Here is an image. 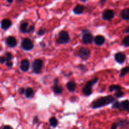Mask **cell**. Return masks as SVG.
<instances>
[{
    "label": "cell",
    "instance_id": "obj_1",
    "mask_svg": "<svg viewBox=\"0 0 129 129\" xmlns=\"http://www.w3.org/2000/svg\"><path fill=\"white\" fill-rule=\"evenodd\" d=\"M115 99L113 96L111 95H108L107 96H103L100 98L93 102L91 105V107L94 109L96 108H102V107L107 106L108 105L111 104L112 103L114 102Z\"/></svg>",
    "mask_w": 129,
    "mask_h": 129
},
{
    "label": "cell",
    "instance_id": "obj_2",
    "mask_svg": "<svg viewBox=\"0 0 129 129\" xmlns=\"http://www.w3.org/2000/svg\"><path fill=\"white\" fill-rule=\"evenodd\" d=\"M98 80V78H94V79L87 82L86 85L83 88V93H84V95L88 96H90L92 94V87L93 86V85L94 84H96L97 83Z\"/></svg>",
    "mask_w": 129,
    "mask_h": 129
},
{
    "label": "cell",
    "instance_id": "obj_3",
    "mask_svg": "<svg viewBox=\"0 0 129 129\" xmlns=\"http://www.w3.org/2000/svg\"><path fill=\"white\" fill-rule=\"evenodd\" d=\"M70 41V36L68 31H61L59 34V37L57 39V43L58 44H68Z\"/></svg>",
    "mask_w": 129,
    "mask_h": 129
},
{
    "label": "cell",
    "instance_id": "obj_4",
    "mask_svg": "<svg viewBox=\"0 0 129 129\" xmlns=\"http://www.w3.org/2000/svg\"><path fill=\"white\" fill-rule=\"evenodd\" d=\"M78 55L83 60H87L90 57L91 50L85 47H81L78 51Z\"/></svg>",
    "mask_w": 129,
    "mask_h": 129
},
{
    "label": "cell",
    "instance_id": "obj_5",
    "mask_svg": "<svg viewBox=\"0 0 129 129\" xmlns=\"http://www.w3.org/2000/svg\"><path fill=\"white\" fill-rule=\"evenodd\" d=\"M43 66V61L40 59H35L32 64V71L35 74H39L41 73L42 68Z\"/></svg>",
    "mask_w": 129,
    "mask_h": 129
},
{
    "label": "cell",
    "instance_id": "obj_6",
    "mask_svg": "<svg viewBox=\"0 0 129 129\" xmlns=\"http://www.w3.org/2000/svg\"><path fill=\"white\" fill-rule=\"evenodd\" d=\"M21 48L23 50L28 51V50H31L34 49V45L32 41L30 39H28V38H25L21 41Z\"/></svg>",
    "mask_w": 129,
    "mask_h": 129
},
{
    "label": "cell",
    "instance_id": "obj_7",
    "mask_svg": "<svg viewBox=\"0 0 129 129\" xmlns=\"http://www.w3.org/2000/svg\"><path fill=\"white\" fill-rule=\"evenodd\" d=\"M93 40V37L88 30H83V37L82 41L84 44H89L92 43Z\"/></svg>",
    "mask_w": 129,
    "mask_h": 129
},
{
    "label": "cell",
    "instance_id": "obj_8",
    "mask_svg": "<svg viewBox=\"0 0 129 129\" xmlns=\"http://www.w3.org/2000/svg\"><path fill=\"white\" fill-rule=\"evenodd\" d=\"M115 16V12L112 10L107 9L102 13V18L105 20H110Z\"/></svg>",
    "mask_w": 129,
    "mask_h": 129
},
{
    "label": "cell",
    "instance_id": "obj_9",
    "mask_svg": "<svg viewBox=\"0 0 129 129\" xmlns=\"http://www.w3.org/2000/svg\"><path fill=\"white\" fill-rule=\"evenodd\" d=\"M126 59V55L123 52H118L115 55V60L119 64H122Z\"/></svg>",
    "mask_w": 129,
    "mask_h": 129
},
{
    "label": "cell",
    "instance_id": "obj_10",
    "mask_svg": "<svg viewBox=\"0 0 129 129\" xmlns=\"http://www.w3.org/2000/svg\"><path fill=\"white\" fill-rule=\"evenodd\" d=\"M30 68V62L27 59H23L20 62V69L23 72H26Z\"/></svg>",
    "mask_w": 129,
    "mask_h": 129
},
{
    "label": "cell",
    "instance_id": "obj_11",
    "mask_svg": "<svg viewBox=\"0 0 129 129\" xmlns=\"http://www.w3.org/2000/svg\"><path fill=\"white\" fill-rule=\"evenodd\" d=\"M6 43L10 47H15L17 45V41L16 39L14 37L10 36L6 39Z\"/></svg>",
    "mask_w": 129,
    "mask_h": 129
},
{
    "label": "cell",
    "instance_id": "obj_12",
    "mask_svg": "<svg viewBox=\"0 0 129 129\" xmlns=\"http://www.w3.org/2000/svg\"><path fill=\"white\" fill-rule=\"evenodd\" d=\"M12 25V22L9 19H3L1 22V28L3 30H6L8 29Z\"/></svg>",
    "mask_w": 129,
    "mask_h": 129
},
{
    "label": "cell",
    "instance_id": "obj_13",
    "mask_svg": "<svg viewBox=\"0 0 129 129\" xmlns=\"http://www.w3.org/2000/svg\"><path fill=\"white\" fill-rule=\"evenodd\" d=\"M94 42L96 45L100 46V45H102L104 44L105 42V39L102 35H97L94 37Z\"/></svg>",
    "mask_w": 129,
    "mask_h": 129
},
{
    "label": "cell",
    "instance_id": "obj_14",
    "mask_svg": "<svg viewBox=\"0 0 129 129\" xmlns=\"http://www.w3.org/2000/svg\"><path fill=\"white\" fill-rule=\"evenodd\" d=\"M84 10V7L83 5H78L74 8L73 9V12L76 14V15H81L83 13Z\"/></svg>",
    "mask_w": 129,
    "mask_h": 129
},
{
    "label": "cell",
    "instance_id": "obj_15",
    "mask_svg": "<svg viewBox=\"0 0 129 129\" xmlns=\"http://www.w3.org/2000/svg\"><path fill=\"white\" fill-rule=\"evenodd\" d=\"M34 91L33 90V89L31 88H27L26 89H25V96L27 98H32L34 96Z\"/></svg>",
    "mask_w": 129,
    "mask_h": 129
},
{
    "label": "cell",
    "instance_id": "obj_16",
    "mask_svg": "<svg viewBox=\"0 0 129 129\" xmlns=\"http://www.w3.org/2000/svg\"><path fill=\"white\" fill-rule=\"evenodd\" d=\"M20 30L21 32L24 33H28L29 30V26H28V23L27 22H24L20 25Z\"/></svg>",
    "mask_w": 129,
    "mask_h": 129
},
{
    "label": "cell",
    "instance_id": "obj_17",
    "mask_svg": "<svg viewBox=\"0 0 129 129\" xmlns=\"http://www.w3.org/2000/svg\"><path fill=\"white\" fill-rule=\"evenodd\" d=\"M120 108H122L123 110L129 112V100H126L120 102Z\"/></svg>",
    "mask_w": 129,
    "mask_h": 129
},
{
    "label": "cell",
    "instance_id": "obj_18",
    "mask_svg": "<svg viewBox=\"0 0 129 129\" xmlns=\"http://www.w3.org/2000/svg\"><path fill=\"white\" fill-rule=\"evenodd\" d=\"M66 87L69 91L74 92L76 88V84L74 81H69L67 83Z\"/></svg>",
    "mask_w": 129,
    "mask_h": 129
},
{
    "label": "cell",
    "instance_id": "obj_19",
    "mask_svg": "<svg viewBox=\"0 0 129 129\" xmlns=\"http://www.w3.org/2000/svg\"><path fill=\"white\" fill-rule=\"evenodd\" d=\"M121 17L124 20H129V8H125L122 10Z\"/></svg>",
    "mask_w": 129,
    "mask_h": 129
},
{
    "label": "cell",
    "instance_id": "obj_20",
    "mask_svg": "<svg viewBox=\"0 0 129 129\" xmlns=\"http://www.w3.org/2000/svg\"><path fill=\"white\" fill-rule=\"evenodd\" d=\"M52 89L54 93L56 94H61L63 91V88L61 86L58 85H54V87L52 88Z\"/></svg>",
    "mask_w": 129,
    "mask_h": 129
},
{
    "label": "cell",
    "instance_id": "obj_21",
    "mask_svg": "<svg viewBox=\"0 0 129 129\" xmlns=\"http://www.w3.org/2000/svg\"><path fill=\"white\" fill-rule=\"evenodd\" d=\"M49 123L52 127H56L58 125V120L55 117H52L49 119Z\"/></svg>",
    "mask_w": 129,
    "mask_h": 129
},
{
    "label": "cell",
    "instance_id": "obj_22",
    "mask_svg": "<svg viewBox=\"0 0 129 129\" xmlns=\"http://www.w3.org/2000/svg\"><path fill=\"white\" fill-rule=\"evenodd\" d=\"M117 123V124H118V127H123L128 125L129 124V121L127 120H118Z\"/></svg>",
    "mask_w": 129,
    "mask_h": 129
},
{
    "label": "cell",
    "instance_id": "obj_23",
    "mask_svg": "<svg viewBox=\"0 0 129 129\" xmlns=\"http://www.w3.org/2000/svg\"><path fill=\"white\" fill-rule=\"evenodd\" d=\"M122 89V87L120 85H111L109 87V91H117L118 90H121Z\"/></svg>",
    "mask_w": 129,
    "mask_h": 129
},
{
    "label": "cell",
    "instance_id": "obj_24",
    "mask_svg": "<svg viewBox=\"0 0 129 129\" xmlns=\"http://www.w3.org/2000/svg\"><path fill=\"white\" fill-rule=\"evenodd\" d=\"M129 73V67H125V68H123V69L121 70V73H120V77L122 78V77L125 76L127 73Z\"/></svg>",
    "mask_w": 129,
    "mask_h": 129
},
{
    "label": "cell",
    "instance_id": "obj_25",
    "mask_svg": "<svg viewBox=\"0 0 129 129\" xmlns=\"http://www.w3.org/2000/svg\"><path fill=\"white\" fill-rule=\"evenodd\" d=\"M5 57L6 59V62H11V60H12V54L11 52H7L5 54Z\"/></svg>",
    "mask_w": 129,
    "mask_h": 129
},
{
    "label": "cell",
    "instance_id": "obj_26",
    "mask_svg": "<svg viewBox=\"0 0 129 129\" xmlns=\"http://www.w3.org/2000/svg\"><path fill=\"white\" fill-rule=\"evenodd\" d=\"M112 108L113 109H119L120 108V102L118 101H115L112 104Z\"/></svg>",
    "mask_w": 129,
    "mask_h": 129
},
{
    "label": "cell",
    "instance_id": "obj_27",
    "mask_svg": "<svg viewBox=\"0 0 129 129\" xmlns=\"http://www.w3.org/2000/svg\"><path fill=\"white\" fill-rule=\"evenodd\" d=\"M122 44L125 47H129V35L126 36L122 41Z\"/></svg>",
    "mask_w": 129,
    "mask_h": 129
},
{
    "label": "cell",
    "instance_id": "obj_28",
    "mask_svg": "<svg viewBox=\"0 0 129 129\" xmlns=\"http://www.w3.org/2000/svg\"><path fill=\"white\" fill-rule=\"evenodd\" d=\"M123 94H124V93H123L122 91V89H121V90H118L117 91H116L114 95L117 98H120V97L123 96Z\"/></svg>",
    "mask_w": 129,
    "mask_h": 129
},
{
    "label": "cell",
    "instance_id": "obj_29",
    "mask_svg": "<svg viewBox=\"0 0 129 129\" xmlns=\"http://www.w3.org/2000/svg\"><path fill=\"white\" fill-rule=\"evenodd\" d=\"M118 127V124H117V122H115V123H112V126H111V129H117Z\"/></svg>",
    "mask_w": 129,
    "mask_h": 129
},
{
    "label": "cell",
    "instance_id": "obj_30",
    "mask_svg": "<svg viewBox=\"0 0 129 129\" xmlns=\"http://www.w3.org/2000/svg\"><path fill=\"white\" fill-rule=\"evenodd\" d=\"M44 34H45V30L42 28L40 29V30H39V31H38V35H43Z\"/></svg>",
    "mask_w": 129,
    "mask_h": 129
},
{
    "label": "cell",
    "instance_id": "obj_31",
    "mask_svg": "<svg viewBox=\"0 0 129 129\" xmlns=\"http://www.w3.org/2000/svg\"><path fill=\"white\" fill-rule=\"evenodd\" d=\"M25 89H24V88H21L20 89H19V93H20V94H25Z\"/></svg>",
    "mask_w": 129,
    "mask_h": 129
},
{
    "label": "cell",
    "instance_id": "obj_32",
    "mask_svg": "<svg viewBox=\"0 0 129 129\" xmlns=\"http://www.w3.org/2000/svg\"><path fill=\"white\" fill-rule=\"evenodd\" d=\"M0 62H1V64H3L4 62H6V59H5V57H0Z\"/></svg>",
    "mask_w": 129,
    "mask_h": 129
},
{
    "label": "cell",
    "instance_id": "obj_33",
    "mask_svg": "<svg viewBox=\"0 0 129 129\" xmlns=\"http://www.w3.org/2000/svg\"><path fill=\"white\" fill-rule=\"evenodd\" d=\"M6 66L8 68H11L13 66V62H6Z\"/></svg>",
    "mask_w": 129,
    "mask_h": 129
},
{
    "label": "cell",
    "instance_id": "obj_34",
    "mask_svg": "<svg viewBox=\"0 0 129 129\" xmlns=\"http://www.w3.org/2000/svg\"><path fill=\"white\" fill-rule=\"evenodd\" d=\"M38 121H39L38 117H37V116H35V117L34 118V121H33V123H34V124H35V123H37Z\"/></svg>",
    "mask_w": 129,
    "mask_h": 129
},
{
    "label": "cell",
    "instance_id": "obj_35",
    "mask_svg": "<svg viewBox=\"0 0 129 129\" xmlns=\"http://www.w3.org/2000/svg\"><path fill=\"white\" fill-rule=\"evenodd\" d=\"M2 129H13V128L10 125H5L3 127Z\"/></svg>",
    "mask_w": 129,
    "mask_h": 129
},
{
    "label": "cell",
    "instance_id": "obj_36",
    "mask_svg": "<svg viewBox=\"0 0 129 129\" xmlns=\"http://www.w3.org/2000/svg\"><path fill=\"white\" fill-rule=\"evenodd\" d=\"M58 83H59V80H58L57 78H55L54 80V85H57Z\"/></svg>",
    "mask_w": 129,
    "mask_h": 129
},
{
    "label": "cell",
    "instance_id": "obj_37",
    "mask_svg": "<svg viewBox=\"0 0 129 129\" xmlns=\"http://www.w3.org/2000/svg\"><path fill=\"white\" fill-rule=\"evenodd\" d=\"M124 32L125 33H127V34H129V26H128V27H127L125 29Z\"/></svg>",
    "mask_w": 129,
    "mask_h": 129
},
{
    "label": "cell",
    "instance_id": "obj_38",
    "mask_svg": "<svg viewBox=\"0 0 129 129\" xmlns=\"http://www.w3.org/2000/svg\"><path fill=\"white\" fill-rule=\"evenodd\" d=\"M107 0H100V3L102 5H103L106 3Z\"/></svg>",
    "mask_w": 129,
    "mask_h": 129
},
{
    "label": "cell",
    "instance_id": "obj_39",
    "mask_svg": "<svg viewBox=\"0 0 129 129\" xmlns=\"http://www.w3.org/2000/svg\"><path fill=\"white\" fill-rule=\"evenodd\" d=\"M6 1H7L8 3H11L13 2V0H6Z\"/></svg>",
    "mask_w": 129,
    "mask_h": 129
},
{
    "label": "cell",
    "instance_id": "obj_40",
    "mask_svg": "<svg viewBox=\"0 0 129 129\" xmlns=\"http://www.w3.org/2000/svg\"><path fill=\"white\" fill-rule=\"evenodd\" d=\"M17 1H18V2H21V1H23V0H17Z\"/></svg>",
    "mask_w": 129,
    "mask_h": 129
},
{
    "label": "cell",
    "instance_id": "obj_41",
    "mask_svg": "<svg viewBox=\"0 0 129 129\" xmlns=\"http://www.w3.org/2000/svg\"><path fill=\"white\" fill-rule=\"evenodd\" d=\"M81 1H83V2H84V1H87V0H81Z\"/></svg>",
    "mask_w": 129,
    "mask_h": 129
},
{
    "label": "cell",
    "instance_id": "obj_42",
    "mask_svg": "<svg viewBox=\"0 0 129 129\" xmlns=\"http://www.w3.org/2000/svg\"><path fill=\"white\" fill-rule=\"evenodd\" d=\"M128 67H129V66H128Z\"/></svg>",
    "mask_w": 129,
    "mask_h": 129
}]
</instances>
